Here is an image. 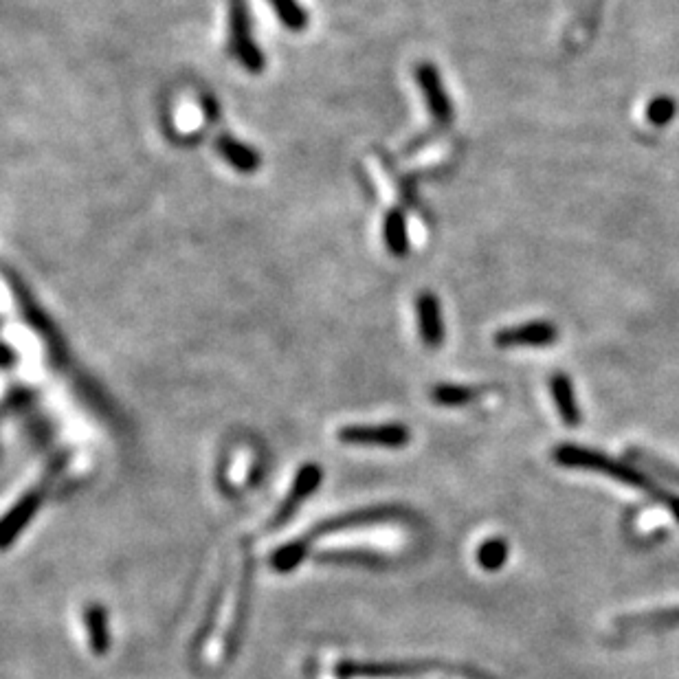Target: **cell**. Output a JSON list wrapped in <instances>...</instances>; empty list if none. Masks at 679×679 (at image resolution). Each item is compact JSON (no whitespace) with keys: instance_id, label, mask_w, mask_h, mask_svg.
<instances>
[{"instance_id":"18","label":"cell","mask_w":679,"mask_h":679,"mask_svg":"<svg viewBox=\"0 0 679 679\" xmlns=\"http://www.w3.org/2000/svg\"><path fill=\"white\" fill-rule=\"evenodd\" d=\"M277 18L282 25L291 31H302L308 25L306 9L297 3V0H271Z\"/></svg>"},{"instance_id":"10","label":"cell","mask_w":679,"mask_h":679,"mask_svg":"<svg viewBox=\"0 0 679 679\" xmlns=\"http://www.w3.org/2000/svg\"><path fill=\"white\" fill-rule=\"evenodd\" d=\"M216 150L222 157V161L229 163L233 170H238L242 174H253L260 170L262 159L260 152L251 148L249 143H242L231 135H220L216 139Z\"/></svg>"},{"instance_id":"5","label":"cell","mask_w":679,"mask_h":679,"mask_svg":"<svg viewBox=\"0 0 679 679\" xmlns=\"http://www.w3.org/2000/svg\"><path fill=\"white\" fill-rule=\"evenodd\" d=\"M416 82L427 99V108L431 117L436 119V124L449 126L453 121V106L440 71L431 62H420L416 66Z\"/></svg>"},{"instance_id":"8","label":"cell","mask_w":679,"mask_h":679,"mask_svg":"<svg viewBox=\"0 0 679 679\" xmlns=\"http://www.w3.org/2000/svg\"><path fill=\"white\" fill-rule=\"evenodd\" d=\"M40 502L42 491H29L7 512L3 523H0V545H3V550H9L11 543H14L22 534V530L29 526V521L36 517Z\"/></svg>"},{"instance_id":"4","label":"cell","mask_w":679,"mask_h":679,"mask_svg":"<svg viewBox=\"0 0 679 679\" xmlns=\"http://www.w3.org/2000/svg\"><path fill=\"white\" fill-rule=\"evenodd\" d=\"M321 480H324V469H321L319 464H304L295 475V482L291 486V491H288L286 499L280 504V508H277L275 517L271 519V528L273 530L282 528L284 523L291 521L295 517V512L302 508L306 499L317 491Z\"/></svg>"},{"instance_id":"21","label":"cell","mask_w":679,"mask_h":679,"mask_svg":"<svg viewBox=\"0 0 679 679\" xmlns=\"http://www.w3.org/2000/svg\"><path fill=\"white\" fill-rule=\"evenodd\" d=\"M631 625H649V627H675V625H679V609H669V611H660V614H653V616L636 618V620H631Z\"/></svg>"},{"instance_id":"22","label":"cell","mask_w":679,"mask_h":679,"mask_svg":"<svg viewBox=\"0 0 679 679\" xmlns=\"http://www.w3.org/2000/svg\"><path fill=\"white\" fill-rule=\"evenodd\" d=\"M11 361H14V352H11V345H5V348H3V367H5V370H9V367H11Z\"/></svg>"},{"instance_id":"14","label":"cell","mask_w":679,"mask_h":679,"mask_svg":"<svg viewBox=\"0 0 679 679\" xmlns=\"http://www.w3.org/2000/svg\"><path fill=\"white\" fill-rule=\"evenodd\" d=\"M627 458L636 466H640L642 471H647L649 475H653L655 480L669 482L671 486L679 488V466H675L671 462H664L662 458H658V455L640 451V449H629Z\"/></svg>"},{"instance_id":"3","label":"cell","mask_w":679,"mask_h":679,"mask_svg":"<svg viewBox=\"0 0 679 679\" xmlns=\"http://www.w3.org/2000/svg\"><path fill=\"white\" fill-rule=\"evenodd\" d=\"M339 440L356 447L400 449L409 442V429L403 425H350L339 429Z\"/></svg>"},{"instance_id":"17","label":"cell","mask_w":679,"mask_h":679,"mask_svg":"<svg viewBox=\"0 0 679 679\" xmlns=\"http://www.w3.org/2000/svg\"><path fill=\"white\" fill-rule=\"evenodd\" d=\"M508 559V543L504 539H488L477 550V563H480L486 572L502 570Z\"/></svg>"},{"instance_id":"16","label":"cell","mask_w":679,"mask_h":679,"mask_svg":"<svg viewBox=\"0 0 679 679\" xmlns=\"http://www.w3.org/2000/svg\"><path fill=\"white\" fill-rule=\"evenodd\" d=\"M475 396H477L475 389L464 387V385L444 383L431 389V400L440 407H464V405H469Z\"/></svg>"},{"instance_id":"20","label":"cell","mask_w":679,"mask_h":679,"mask_svg":"<svg viewBox=\"0 0 679 679\" xmlns=\"http://www.w3.org/2000/svg\"><path fill=\"white\" fill-rule=\"evenodd\" d=\"M319 561H332V563H363V565H376L378 556L372 552H324L317 556Z\"/></svg>"},{"instance_id":"9","label":"cell","mask_w":679,"mask_h":679,"mask_svg":"<svg viewBox=\"0 0 679 679\" xmlns=\"http://www.w3.org/2000/svg\"><path fill=\"white\" fill-rule=\"evenodd\" d=\"M416 319L420 339L425 341L429 348H440L444 343V319H442V306L438 297L433 293H420L416 299Z\"/></svg>"},{"instance_id":"19","label":"cell","mask_w":679,"mask_h":679,"mask_svg":"<svg viewBox=\"0 0 679 679\" xmlns=\"http://www.w3.org/2000/svg\"><path fill=\"white\" fill-rule=\"evenodd\" d=\"M677 113V104L675 99L669 95H660L649 102L647 106V117L653 126H666L671 124L673 117Z\"/></svg>"},{"instance_id":"7","label":"cell","mask_w":679,"mask_h":679,"mask_svg":"<svg viewBox=\"0 0 679 679\" xmlns=\"http://www.w3.org/2000/svg\"><path fill=\"white\" fill-rule=\"evenodd\" d=\"M559 339V330L550 321H528V324L499 330L495 343L499 348H517V345H552Z\"/></svg>"},{"instance_id":"15","label":"cell","mask_w":679,"mask_h":679,"mask_svg":"<svg viewBox=\"0 0 679 679\" xmlns=\"http://www.w3.org/2000/svg\"><path fill=\"white\" fill-rule=\"evenodd\" d=\"M310 550V539H295V541H288L282 548H277L271 554V567L275 572L280 574H288L293 572L295 567H299L304 563L306 554Z\"/></svg>"},{"instance_id":"2","label":"cell","mask_w":679,"mask_h":679,"mask_svg":"<svg viewBox=\"0 0 679 679\" xmlns=\"http://www.w3.org/2000/svg\"><path fill=\"white\" fill-rule=\"evenodd\" d=\"M229 40H231V53L236 55L238 62L249 73H262L264 71V55L258 47V42L253 40L251 29V14L247 0H229Z\"/></svg>"},{"instance_id":"12","label":"cell","mask_w":679,"mask_h":679,"mask_svg":"<svg viewBox=\"0 0 679 679\" xmlns=\"http://www.w3.org/2000/svg\"><path fill=\"white\" fill-rule=\"evenodd\" d=\"M84 625L88 633V642L95 655H106L110 649V627H108V611L102 605H88L84 609Z\"/></svg>"},{"instance_id":"1","label":"cell","mask_w":679,"mask_h":679,"mask_svg":"<svg viewBox=\"0 0 679 679\" xmlns=\"http://www.w3.org/2000/svg\"><path fill=\"white\" fill-rule=\"evenodd\" d=\"M554 462L561 466H570V469H585V471H596L603 473L611 480H618L627 486L640 488V493L655 499V502L662 504L671 515L679 521V495H675L669 488H664L653 475L647 471H642L640 466L625 460H614L609 455L592 451L585 447H578V444H561V447L554 449Z\"/></svg>"},{"instance_id":"6","label":"cell","mask_w":679,"mask_h":679,"mask_svg":"<svg viewBox=\"0 0 679 679\" xmlns=\"http://www.w3.org/2000/svg\"><path fill=\"white\" fill-rule=\"evenodd\" d=\"M400 515H403V512H400L394 506H378V508H365V510L345 512V515H339L335 519H328L324 523H319V526H315L313 530H310L308 539L321 537V534H330V532H341V530H350V528L372 526V523L396 519Z\"/></svg>"},{"instance_id":"13","label":"cell","mask_w":679,"mask_h":679,"mask_svg":"<svg viewBox=\"0 0 679 679\" xmlns=\"http://www.w3.org/2000/svg\"><path fill=\"white\" fill-rule=\"evenodd\" d=\"M383 240L389 253L396 258H403L409 253V231H407V218L400 209H392L383 220Z\"/></svg>"},{"instance_id":"11","label":"cell","mask_w":679,"mask_h":679,"mask_svg":"<svg viewBox=\"0 0 679 679\" xmlns=\"http://www.w3.org/2000/svg\"><path fill=\"white\" fill-rule=\"evenodd\" d=\"M550 392L554 398V405L556 411H559L561 420L565 422L567 427H578L583 420L581 414V407L576 403V396H574V385L570 381V376L559 372L550 378Z\"/></svg>"}]
</instances>
